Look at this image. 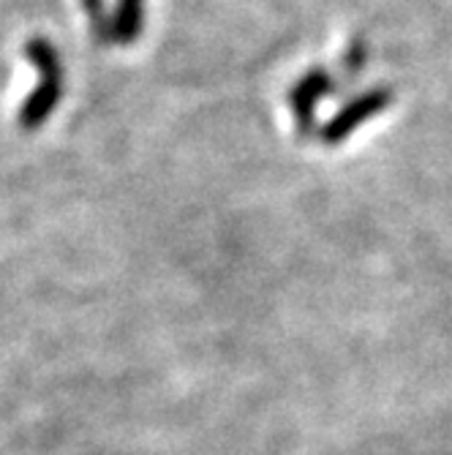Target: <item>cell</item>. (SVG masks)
Wrapping results in <instances>:
<instances>
[{"instance_id": "obj_1", "label": "cell", "mask_w": 452, "mask_h": 455, "mask_svg": "<svg viewBox=\"0 0 452 455\" xmlns=\"http://www.w3.org/2000/svg\"><path fill=\"white\" fill-rule=\"evenodd\" d=\"M28 63L38 71L41 82L28 93L25 104L20 107V126L25 132H36L47 123V117L58 109L63 99V63L55 44L44 36H33L25 44Z\"/></svg>"}, {"instance_id": "obj_2", "label": "cell", "mask_w": 452, "mask_h": 455, "mask_svg": "<svg viewBox=\"0 0 452 455\" xmlns=\"http://www.w3.org/2000/svg\"><path fill=\"white\" fill-rule=\"evenodd\" d=\"M390 99H393V93H390L387 88H382V91L377 88V91H368L365 96L349 101V104L324 126L321 140H324L327 145L344 142V140L360 126V123H365L368 117H374V115H379L382 109H387V107H390Z\"/></svg>"}, {"instance_id": "obj_3", "label": "cell", "mask_w": 452, "mask_h": 455, "mask_svg": "<svg viewBox=\"0 0 452 455\" xmlns=\"http://www.w3.org/2000/svg\"><path fill=\"white\" fill-rule=\"evenodd\" d=\"M333 91V79L327 71L316 68L311 74H305L297 85L292 88L289 93V104H292V115L297 120V129L303 134H311L313 132V112H316V104Z\"/></svg>"}, {"instance_id": "obj_4", "label": "cell", "mask_w": 452, "mask_h": 455, "mask_svg": "<svg viewBox=\"0 0 452 455\" xmlns=\"http://www.w3.org/2000/svg\"><path fill=\"white\" fill-rule=\"evenodd\" d=\"M115 44H134L145 28V0H117Z\"/></svg>"}, {"instance_id": "obj_5", "label": "cell", "mask_w": 452, "mask_h": 455, "mask_svg": "<svg viewBox=\"0 0 452 455\" xmlns=\"http://www.w3.org/2000/svg\"><path fill=\"white\" fill-rule=\"evenodd\" d=\"M82 9L91 20V30L99 44H115V20L109 17L104 0H82Z\"/></svg>"}]
</instances>
